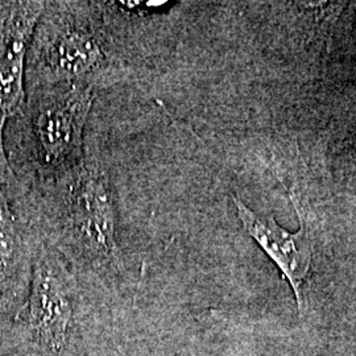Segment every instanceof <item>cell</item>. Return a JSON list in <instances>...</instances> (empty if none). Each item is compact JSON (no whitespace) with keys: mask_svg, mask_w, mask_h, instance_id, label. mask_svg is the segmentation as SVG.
<instances>
[{"mask_svg":"<svg viewBox=\"0 0 356 356\" xmlns=\"http://www.w3.org/2000/svg\"><path fill=\"white\" fill-rule=\"evenodd\" d=\"M40 85L107 88L134 76L92 3H47L36 31Z\"/></svg>","mask_w":356,"mask_h":356,"instance_id":"obj_1","label":"cell"},{"mask_svg":"<svg viewBox=\"0 0 356 356\" xmlns=\"http://www.w3.org/2000/svg\"><path fill=\"white\" fill-rule=\"evenodd\" d=\"M60 195L63 243L85 264L113 267L119 261L118 213L107 169L88 145L83 161L53 182Z\"/></svg>","mask_w":356,"mask_h":356,"instance_id":"obj_2","label":"cell"},{"mask_svg":"<svg viewBox=\"0 0 356 356\" xmlns=\"http://www.w3.org/2000/svg\"><path fill=\"white\" fill-rule=\"evenodd\" d=\"M95 90L83 85L41 86L32 104V134L42 176L54 182L88 152L86 127Z\"/></svg>","mask_w":356,"mask_h":356,"instance_id":"obj_3","label":"cell"},{"mask_svg":"<svg viewBox=\"0 0 356 356\" xmlns=\"http://www.w3.org/2000/svg\"><path fill=\"white\" fill-rule=\"evenodd\" d=\"M76 300V281L63 254L58 250L42 247L22 317L38 342L53 353L60 354L70 342Z\"/></svg>","mask_w":356,"mask_h":356,"instance_id":"obj_4","label":"cell"},{"mask_svg":"<svg viewBox=\"0 0 356 356\" xmlns=\"http://www.w3.org/2000/svg\"><path fill=\"white\" fill-rule=\"evenodd\" d=\"M47 1L0 3V172L7 169L3 149L6 122L26 102L28 47L45 11Z\"/></svg>","mask_w":356,"mask_h":356,"instance_id":"obj_5","label":"cell"},{"mask_svg":"<svg viewBox=\"0 0 356 356\" xmlns=\"http://www.w3.org/2000/svg\"><path fill=\"white\" fill-rule=\"evenodd\" d=\"M293 206L300 216L301 229L288 232L275 222L273 218L257 216L241 198L232 197L243 227L251 235L266 254L277 264L285 277L292 284L300 310H304V282L312 264V241L306 225L304 206L294 194H291Z\"/></svg>","mask_w":356,"mask_h":356,"instance_id":"obj_6","label":"cell"},{"mask_svg":"<svg viewBox=\"0 0 356 356\" xmlns=\"http://www.w3.org/2000/svg\"><path fill=\"white\" fill-rule=\"evenodd\" d=\"M19 248L16 220L4 194L0 191V272H4L15 261Z\"/></svg>","mask_w":356,"mask_h":356,"instance_id":"obj_7","label":"cell"}]
</instances>
